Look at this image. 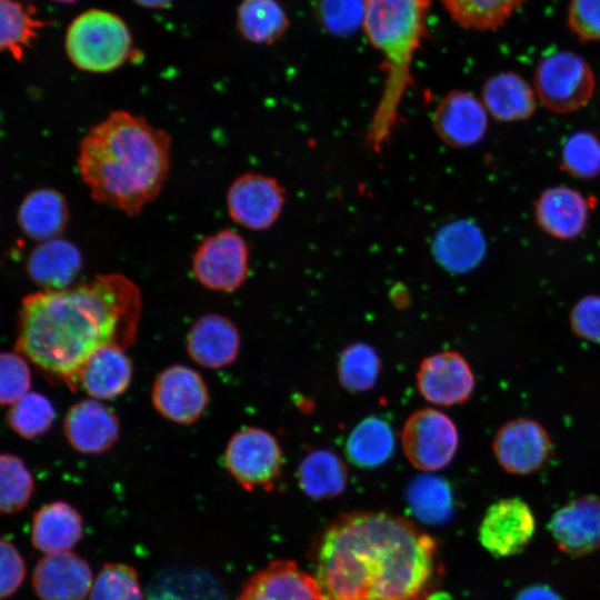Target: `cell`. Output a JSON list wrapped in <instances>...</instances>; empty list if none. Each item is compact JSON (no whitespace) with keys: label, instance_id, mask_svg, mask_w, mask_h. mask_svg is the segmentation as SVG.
Returning a JSON list of instances; mask_svg holds the SVG:
<instances>
[{"label":"cell","instance_id":"cell-1","mask_svg":"<svg viewBox=\"0 0 600 600\" xmlns=\"http://www.w3.org/2000/svg\"><path fill=\"white\" fill-rule=\"evenodd\" d=\"M311 558L327 600H426L441 567L433 538L407 519L371 511L331 521Z\"/></svg>","mask_w":600,"mask_h":600},{"label":"cell","instance_id":"cell-2","mask_svg":"<svg viewBox=\"0 0 600 600\" xmlns=\"http://www.w3.org/2000/svg\"><path fill=\"white\" fill-rule=\"evenodd\" d=\"M141 312L140 289L121 273L38 291L21 301L16 349L47 377L74 391L97 351L127 350L136 341Z\"/></svg>","mask_w":600,"mask_h":600},{"label":"cell","instance_id":"cell-3","mask_svg":"<svg viewBox=\"0 0 600 600\" xmlns=\"http://www.w3.org/2000/svg\"><path fill=\"white\" fill-rule=\"evenodd\" d=\"M171 144L168 132L144 117L114 110L82 138L79 173L93 201L136 216L162 191Z\"/></svg>","mask_w":600,"mask_h":600},{"label":"cell","instance_id":"cell-4","mask_svg":"<svg viewBox=\"0 0 600 600\" xmlns=\"http://www.w3.org/2000/svg\"><path fill=\"white\" fill-rule=\"evenodd\" d=\"M362 29L382 56L383 88L366 134L378 153L389 142L400 117V104L412 84L411 66L427 33L431 0H362Z\"/></svg>","mask_w":600,"mask_h":600},{"label":"cell","instance_id":"cell-5","mask_svg":"<svg viewBox=\"0 0 600 600\" xmlns=\"http://www.w3.org/2000/svg\"><path fill=\"white\" fill-rule=\"evenodd\" d=\"M131 37L126 23L103 10H89L78 16L66 33L69 60L87 72L107 73L129 58Z\"/></svg>","mask_w":600,"mask_h":600},{"label":"cell","instance_id":"cell-6","mask_svg":"<svg viewBox=\"0 0 600 600\" xmlns=\"http://www.w3.org/2000/svg\"><path fill=\"white\" fill-rule=\"evenodd\" d=\"M223 460L230 476L247 491L271 490L280 477L283 453L273 434L244 427L229 439Z\"/></svg>","mask_w":600,"mask_h":600},{"label":"cell","instance_id":"cell-7","mask_svg":"<svg viewBox=\"0 0 600 600\" xmlns=\"http://www.w3.org/2000/svg\"><path fill=\"white\" fill-rule=\"evenodd\" d=\"M594 86L590 66L571 51L548 54L536 69L537 94L544 107L557 113L582 108L591 99Z\"/></svg>","mask_w":600,"mask_h":600},{"label":"cell","instance_id":"cell-8","mask_svg":"<svg viewBox=\"0 0 600 600\" xmlns=\"http://www.w3.org/2000/svg\"><path fill=\"white\" fill-rule=\"evenodd\" d=\"M249 263L246 239L236 230L224 228L198 244L191 258V271L202 287L229 293L244 283Z\"/></svg>","mask_w":600,"mask_h":600},{"label":"cell","instance_id":"cell-9","mask_svg":"<svg viewBox=\"0 0 600 600\" xmlns=\"http://www.w3.org/2000/svg\"><path fill=\"white\" fill-rule=\"evenodd\" d=\"M401 444L410 463L422 471H438L454 458L459 433L443 412L423 408L412 412L401 431Z\"/></svg>","mask_w":600,"mask_h":600},{"label":"cell","instance_id":"cell-10","mask_svg":"<svg viewBox=\"0 0 600 600\" xmlns=\"http://www.w3.org/2000/svg\"><path fill=\"white\" fill-rule=\"evenodd\" d=\"M226 202L228 214L234 223L248 230L263 231L279 219L286 202V190L271 176L246 172L231 182Z\"/></svg>","mask_w":600,"mask_h":600},{"label":"cell","instance_id":"cell-11","mask_svg":"<svg viewBox=\"0 0 600 600\" xmlns=\"http://www.w3.org/2000/svg\"><path fill=\"white\" fill-rule=\"evenodd\" d=\"M151 401L159 414L178 424L194 423L209 403L202 376L183 364L163 369L154 379Z\"/></svg>","mask_w":600,"mask_h":600},{"label":"cell","instance_id":"cell-12","mask_svg":"<svg viewBox=\"0 0 600 600\" xmlns=\"http://www.w3.org/2000/svg\"><path fill=\"white\" fill-rule=\"evenodd\" d=\"M534 532L536 518L529 504L520 498H506L487 510L479 540L489 553L504 558L522 552Z\"/></svg>","mask_w":600,"mask_h":600},{"label":"cell","instance_id":"cell-13","mask_svg":"<svg viewBox=\"0 0 600 600\" xmlns=\"http://www.w3.org/2000/svg\"><path fill=\"white\" fill-rule=\"evenodd\" d=\"M493 453L507 472L518 476L534 473L550 457L551 440L536 420L517 418L504 423L496 433Z\"/></svg>","mask_w":600,"mask_h":600},{"label":"cell","instance_id":"cell-14","mask_svg":"<svg viewBox=\"0 0 600 600\" xmlns=\"http://www.w3.org/2000/svg\"><path fill=\"white\" fill-rule=\"evenodd\" d=\"M420 394L430 403L451 407L464 403L474 390V374L457 351L446 350L424 358L416 373Z\"/></svg>","mask_w":600,"mask_h":600},{"label":"cell","instance_id":"cell-15","mask_svg":"<svg viewBox=\"0 0 600 600\" xmlns=\"http://www.w3.org/2000/svg\"><path fill=\"white\" fill-rule=\"evenodd\" d=\"M483 102L469 91L452 90L436 106L431 124L437 137L456 149L479 143L488 129Z\"/></svg>","mask_w":600,"mask_h":600},{"label":"cell","instance_id":"cell-16","mask_svg":"<svg viewBox=\"0 0 600 600\" xmlns=\"http://www.w3.org/2000/svg\"><path fill=\"white\" fill-rule=\"evenodd\" d=\"M548 529L563 553L577 558L600 549V496L578 497L550 518Z\"/></svg>","mask_w":600,"mask_h":600},{"label":"cell","instance_id":"cell-17","mask_svg":"<svg viewBox=\"0 0 600 600\" xmlns=\"http://www.w3.org/2000/svg\"><path fill=\"white\" fill-rule=\"evenodd\" d=\"M92 583L89 563L71 551L44 554L32 572V588L39 600H86Z\"/></svg>","mask_w":600,"mask_h":600},{"label":"cell","instance_id":"cell-18","mask_svg":"<svg viewBox=\"0 0 600 600\" xmlns=\"http://www.w3.org/2000/svg\"><path fill=\"white\" fill-rule=\"evenodd\" d=\"M63 433L77 451L97 454L109 450L119 439L120 423L112 409L97 399L74 403L63 419Z\"/></svg>","mask_w":600,"mask_h":600},{"label":"cell","instance_id":"cell-19","mask_svg":"<svg viewBox=\"0 0 600 600\" xmlns=\"http://www.w3.org/2000/svg\"><path fill=\"white\" fill-rule=\"evenodd\" d=\"M238 600H327L317 579L293 561L277 560L251 576Z\"/></svg>","mask_w":600,"mask_h":600},{"label":"cell","instance_id":"cell-20","mask_svg":"<svg viewBox=\"0 0 600 600\" xmlns=\"http://www.w3.org/2000/svg\"><path fill=\"white\" fill-rule=\"evenodd\" d=\"M240 334L234 323L220 314L200 317L187 337V352L199 366L221 369L233 363L240 352Z\"/></svg>","mask_w":600,"mask_h":600},{"label":"cell","instance_id":"cell-21","mask_svg":"<svg viewBox=\"0 0 600 600\" xmlns=\"http://www.w3.org/2000/svg\"><path fill=\"white\" fill-rule=\"evenodd\" d=\"M591 209L590 199L563 186L544 190L536 201L534 217L549 236L570 240L583 232Z\"/></svg>","mask_w":600,"mask_h":600},{"label":"cell","instance_id":"cell-22","mask_svg":"<svg viewBox=\"0 0 600 600\" xmlns=\"http://www.w3.org/2000/svg\"><path fill=\"white\" fill-rule=\"evenodd\" d=\"M26 267L29 278L42 290H62L79 276L82 257L72 242L54 238L34 247Z\"/></svg>","mask_w":600,"mask_h":600},{"label":"cell","instance_id":"cell-23","mask_svg":"<svg viewBox=\"0 0 600 600\" xmlns=\"http://www.w3.org/2000/svg\"><path fill=\"white\" fill-rule=\"evenodd\" d=\"M83 536L79 511L66 501H52L39 508L32 518L30 539L44 554L70 551Z\"/></svg>","mask_w":600,"mask_h":600},{"label":"cell","instance_id":"cell-24","mask_svg":"<svg viewBox=\"0 0 600 600\" xmlns=\"http://www.w3.org/2000/svg\"><path fill=\"white\" fill-rule=\"evenodd\" d=\"M486 239L472 221L460 219L444 224L432 240V254L447 271L463 273L474 269L484 258Z\"/></svg>","mask_w":600,"mask_h":600},{"label":"cell","instance_id":"cell-25","mask_svg":"<svg viewBox=\"0 0 600 600\" xmlns=\"http://www.w3.org/2000/svg\"><path fill=\"white\" fill-rule=\"evenodd\" d=\"M17 218L27 237L43 242L58 238L63 231L69 220V206L60 191L41 188L23 198Z\"/></svg>","mask_w":600,"mask_h":600},{"label":"cell","instance_id":"cell-26","mask_svg":"<svg viewBox=\"0 0 600 600\" xmlns=\"http://www.w3.org/2000/svg\"><path fill=\"white\" fill-rule=\"evenodd\" d=\"M132 374V361L126 350L107 347L88 360L80 376V387L93 399L111 400L126 392Z\"/></svg>","mask_w":600,"mask_h":600},{"label":"cell","instance_id":"cell-27","mask_svg":"<svg viewBox=\"0 0 600 600\" xmlns=\"http://www.w3.org/2000/svg\"><path fill=\"white\" fill-rule=\"evenodd\" d=\"M481 101L489 114L504 122L526 120L536 109L533 89L512 71L500 72L487 79Z\"/></svg>","mask_w":600,"mask_h":600},{"label":"cell","instance_id":"cell-28","mask_svg":"<svg viewBox=\"0 0 600 600\" xmlns=\"http://www.w3.org/2000/svg\"><path fill=\"white\" fill-rule=\"evenodd\" d=\"M147 600H224L218 581L193 567H169L150 582Z\"/></svg>","mask_w":600,"mask_h":600},{"label":"cell","instance_id":"cell-29","mask_svg":"<svg viewBox=\"0 0 600 600\" xmlns=\"http://www.w3.org/2000/svg\"><path fill=\"white\" fill-rule=\"evenodd\" d=\"M348 471L344 462L332 451L318 449L309 452L298 468V482L313 499H329L342 493Z\"/></svg>","mask_w":600,"mask_h":600},{"label":"cell","instance_id":"cell-30","mask_svg":"<svg viewBox=\"0 0 600 600\" xmlns=\"http://www.w3.org/2000/svg\"><path fill=\"white\" fill-rule=\"evenodd\" d=\"M394 451V436L390 424L379 417L359 422L348 437L346 453L360 468L383 464Z\"/></svg>","mask_w":600,"mask_h":600},{"label":"cell","instance_id":"cell-31","mask_svg":"<svg viewBox=\"0 0 600 600\" xmlns=\"http://www.w3.org/2000/svg\"><path fill=\"white\" fill-rule=\"evenodd\" d=\"M32 6L18 0H0V51L21 60L38 30L46 23L36 17Z\"/></svg>","mask_w":600,"mask_h":600},{"label":"cell","instance_id":"cell-32","mask_svg":"<svg viewBox=\"0 0 600 600\" xmlns=\"http://www.w3.org/2000/svg\"><path fill=\"white\" fill-rule=\"evenodd\" d=\"M407 501L414 518L426 524H442L453 512L450 487L433 476L413 480L407 490Z\"/></svg>","mask_w":600,"mask_h":600},{"label":"cell","instance_id":"cell-33","mask_svg":"<svg viewBox=\"0 0 600 600\" xmlns=\"http://www.w3.org/2000/svg\"><path fill=\"white\" fill-rule=\"evenodd\" d=\"M238 23L246 39L272 43L286 32L289 19L277 0H244L238 11Z\"/></svg>","mask_w":600,"mask_h":600},{"label":"cell","instance_id":"cell-34","mask_svg":"<svg viewBox=\"0 0 600 600\" xmlns=\"http://www.w3.org/2000/svg\"><path fill=\"white\" fill-rule=\"evenodd\" d=\"M460 27L476 30H496L526 0H440Z\"/></svg>","mask_w":600,"mask_h":600},{"label":"cell","instance_id":"cell-35","mask_svg":"<svg viewBox=\"0 0 600 600\" xmlns=\"http://www.w3.org/2000/svg\"><path fill=\"white\" fill-rule=\"evenodd\" d=\"M380 368L379 356L371 346L364 342L350 343L339 356L338 379L349 391H368L374 387Z\"/></svg>","mask_w":600,"mask_h":600},{"label":"cell","instance_id":"cell-36","mask_svg":"<svg viewBox=\"0 0 600 600\" xmlns=\"http://www.w3.org/2000/svg\"><path fill=\"white\" fill-rule=\"evenodd\" d=\"M34 492V480L18 456L0 453V516L23 510Z\"/></svg>","mask_w":600,"mask_h":600},{"label":"cell","instance_id":"cell-37","mask_svg":"<svg viewBox=\"0 0 600 600\" xmlns=\"http://www.w3.org/2000/svg\"><path fill=\"white\" fill-rule=\"evenodd\" d=\"M54 418L53 404L46 396L28 392L9 408L6 421L18 436L32 440L49 431Z\"/></svg>","mask_w":600,"mask_h":600},{"label":"cell","instance_id":"cell-38","mask_svg":"<svg viewBox=\"0 0 600 600\" xmlns=\"http://www.w3.org/2000/svg\"><path fill=\"white\" fill-rule=\"evenodd\" d=\"M561 166L576 178L592 179L600 176V138L586 130L570 134L562 146Z\"/></svg>","mask_w":600,"mask_h":600},{"label":"cell","instance_id":"cell-39","mask_svg":"<svg viewBox=\"0 0 600 600\" xmlns=\"http://www.w3.org/2000/svg\"><path fill=\"white\" fill-rule=\"evenodd\" d=\"M89 600H143L138 573L124 563H107L93 580Z\"/></svg>","mask_w":600,"mask_h":600},{"label":"cell","instance_id":"cell-40","mask_svg":"<svg viewBox=\"0 0 600 600\" xmlns=\"http://www.w3.org/2000/svg\"><path fill=\"white\" fill-rule=\"evenodd\" d=\"M31 371L20 353L0 351V406H12L29 392Z\"/></svg>","mask_w":600,"mask_h":600},{"label":"cell","instance_id":"cell-41","mask_svg":"<svg viewBox=\"0 0 600 600\" xmlns=\"http://www.w3.org/2000/svg\"><path fill=\"white\" fill-rule=\"evenodd\" d=\"M318 16L331 33L344 36L356 31L362 24V0H320Z\"/></svg>","mask_w":600,"mask_h":600},{"label":"cell","instance_id":"cell-42","mask_svg":"<svg viewBox=\"0 0 600 600\" xmlns=\"http://www.w3.org/2000/svg\"><path fill=\"white\" fill-rule=\"evenodd\" d=\"M27 574L24 559L9 539L0 537V600L13 596Z\"/></svg>","mask_w":600,"mask_h":600},{"label":"cell","instance_id":"cell-43","mask_svg":"<svg viewBox=\"0 0 600 600\" xmlns=\"http://www.w3.org/2000/svg\"><path fill=\"white\" fill-rule=\"evenodd\" d=\"M569 321L577 337L600 343V296L589 294L579 299L570 311Z\"/></svg>","mask_w":600,"mask_h":600},{"label":"cell","instance_id":"cell-44","mask_svg":"<svg viewBox=\"0 0 600 600\" xmlns=\"http://www.w3.org/2000/svg\"><path fill=\"white\" fill-rule=\"evenodd\" d=\"M568 23L580 39L600 40V0H571Z\"/></svg>","mask_w":600,"mask_h":600},{"label":"cell","instance_id":"cell-45","mask_svg":"<svg viewBox=\"0 0 600 600\" xmlns=\"http://www.w3.org/2000/svg\"><path fill=\"white\" fill-rule=\"evenodd\" d=\"M513 600H563L551 587L533 583L521 589Z\"/></svg>","mask_w":600,"mask_h":600},{"label":"cell","instance_id":"cell-46","mask_svg":"<svg viewBox=\"0 0 600 600\" xmlns=\"http://www.w3.org/2000/svg\"><path fill=\"white\" fill-rule=\"evenodd\" d=\"M133 1L147 8H162L169 4L172 0H133Z\"/></svg>","mask_w":600,"mask_h":600},{"label":"cell","instance_id":"cell-47","mask_svg":"<svg viewBox=\"0 0 600 600\" xmlns=\"http://www.w3.org/2000/svg\"><path fill=\"white\" fill-rule=\"evenodd\" d=\"M426 600H452L448 593L444 592H434L430 593Z\"/></svg>","mask_w":600,"mask_h":600},{"label":"cell","instance_id":"cell-48","mask_svg":"<svg viewBox=\"0 0 600 600\" xmlns=\"http://www.w3.org/2000/svg\"><path fill=\"white\" fill-rule=\"evenodd\" d=\"M53 1L62 2V3H70V2H73L76 0H53Z\"/></svg>","mask_w":600,"mask_h":600}]
</instances>
